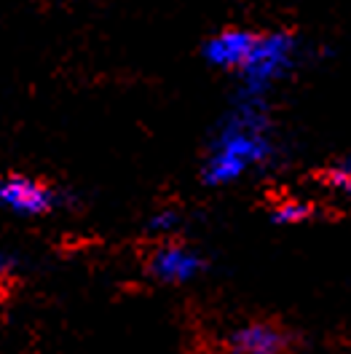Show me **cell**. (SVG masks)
<instances>
[{
  "label": "cell",
  "instance_id": "6da1fadb",
  "mask_svg": "<svg viewBox=\"0 0 351 354\" xmlns=\"http://www.w3.org/2000/svg\"><path fill=\"white\" fill-rule=\"evenodd\" d=\"M276 156V134L268 108L260 100L239 97L220 118L201 161V180L212 188L239 183Z\"/></svg>",
  "mask_w": 351,
  "mask_h": 354
},
{
  "label": "cell",
  "instance_id": "5b68a950",
  "mask_svg": "<svg viewBox=\"0 0 351 354\" xmlns=\"http://www.w3.org/2000/svg\"><path fill=\"white\" fill-rule=\"evenodd\" d=\"M255 38H258V32H252V30L225 27V30H218L215 35H209L204 41L201 57L209 67L236 75L244 62H247V57H249V51L255 46Z\"/></svg>",
  "mask_w": 351,
  "mask_h": 354
},
{
  "label": "cell",
  "instance_id": "9c48e42d",
  "mask_svg": "<svg viewBox=\"0 0 351 354\" xmlns=\"http://www.w3.org/2000/svg\"><path fill=\"white\" fill-rule=\"evenodd\" d=\"M180 212L177 209H158L155 215H151V221H148V231L158 236L161 242H167V239H172L177 234V228H180Z\"/></svg>",
  "mask_w": 351,
  "mask_h": 354
},
{
  "label": "cell",
  "instance_id": "277c9868",
  "mask_svg": "<svg viewBox=\"0 0 351 354\" xmlns=\"http://www.w3.org/2000/svg\"><path fill=\"white\" fill-rule=\"evenodd\" d=\"M204 268V258L191 244L167 239L155 247L148 258V274L164 285H188Z\"/></svg>",
  "mask_w": 351,
  "mask_h": 354
},
{
  "label": "cell",
  "instance_id": "3957f363",
  "mask_svg": "<svg viewBox=\"0 0 351 354\" xmlns=\"http://www.w3.org/2000/svg\"><path fill=\"white\" fill-rule=\"evenodd\" d=\"M59 196L44 180L27 175H8L0 180V207L22 215V218H44L54 212Z\"/></svg>",
  "mask_w": 351,
  "mask_h": 354
},
{
  "label": "cell",
  "instance_id": "52a82bcc",
  "mask_svg": "<svg viewBox=\"0 0 351 354\" xmlns=\"http://www.w3.org/2000/svg\"><path fill=\"white\" fill-rule=\"evenodd\" d=\"M311 215H314V204L306 199H298V196H285L271 209V218L279 225H298V223L311 221Z\"/></svg>",
  "mask_w": 351,
  "mask_h": 354
},
{
  "label": "cell",
  "instance_id": "8992f818",
  "mask_svg": "<svg viewBox=\"0 0 351 354\" xmlns=\"http://www.w3.org/2000/svg\"><path fill=\"white\" fill-rule=\"evenodd\" d=\"M287 349H290V333L265 319L244 322L228 335L231 354H287Z\"/></svg>",
  "mask_w": 351,
  "mask_h": 354
},
{
  "label": "cell",
  "instance_id": "30bf717a",
  "mask_svg": "<svg viewBox=\"0 0 351 354\" xmlns=\"http://www.w3.org/2000/svg\"><path fill=\"white\" fill-rule=\"evenodd\" d=\"M8 268H11V261H8V255L0 250V279L6 277V271H8Z\"/></svg>",
  "mask_w": 351,
  "mask_h": 354
},
{
  "label": "cell",
  "instance_id": "7a4b0ae2",
  "mask_svg": "<svg viewBox=\"0 0 351 354\" xmlns=\"http://www.w3.org/2000/svg\"><path fill=\"white\" fill-rule=\"evenodd\" d=\"M298 57H301V44L292 32H285V30L258 32L247 62L236 73L242 86L239 97L265 102L268 94L290 78V73L298 65Z\"/></svg>",
  "mask_w": 351,
  "mask_h": 354
},
{
  "label": "cell",
  "instance_id": "ba28073f",
  "mask_svg": "<svg viewBox=\"0 0 351 354\" xmlns=\"http://www.w3.org/2000/svg\"><path fill=\"white\" fill-rule=\"evenodd\" d=\"M325 185L332 194H338V196L351 201V153L343 156L341 161H335L325 172Z\"/></svg>",
  "mask_w": 351,
  "mask_h": 354
}]
</instances>
